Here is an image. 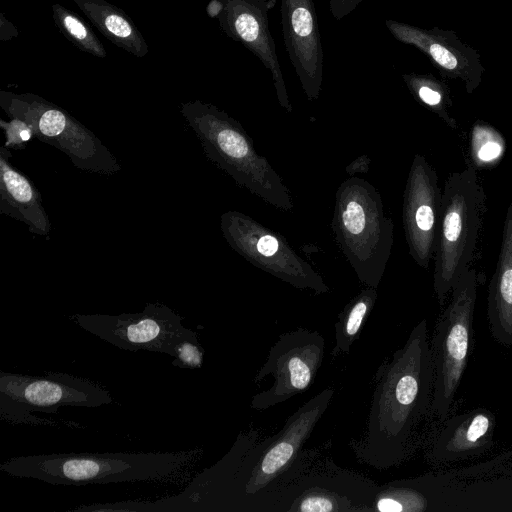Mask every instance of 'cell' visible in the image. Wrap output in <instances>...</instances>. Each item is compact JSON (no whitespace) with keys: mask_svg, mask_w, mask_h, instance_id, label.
Here are the masks:
<instances>
[{"mask_svg":"<svg viewBox=\"0 0 512 512\" xmlns=\"http://www.w3.org/2000/svg\"><path fill=\"white\" fill-rule=\"evenodd\" d=\"M433 381L427 321L422 319L376 371L365 435L350 443L360 462L384 470L404 460L413 430L431 405Z\"/></svg>","mask_w":512,"mask_h":512,"instance_id":"1","label":"cell"},{"mask_svg":"<svg viewBox=\"0 0 512 512\" xmlns=\"http://www.w3.org/2000/svg\"><path fill=\"white\" fill-rule=\"evenodd\" d=\"M200 457L199 448L164 453H55L14 457L2 463L0 470L54 485L176 483L185 480Z\"/></svg>","mask_w":512,"mask_h":512,"instance_id":"2","label":"cell"},{"mask_svg":"<svg viewBox=\"0 0 512 512\" xmlns=\"http://www.w3.org/2000/svg\"><path fill=\"white\" fill-rule=\"evenodd\" d=\"M326 388L299 407L276 434L245 454L236 475L233 512H276L278 492L302 473L301 449L332 401Z\"/></svg>","mask_w":512,"mask_h":512,"instance_id":"3","label":"cell"},{"mask_svg":"<svg viewBox=\"0 0 512 512\" xmlns=\"http://www.w3.org/2000/svg\"><path fill=\"white\" fill-rule=\"evenodd\" d=\"M180 111L212 163L266 203L286 212L293 210L292 196L283 179L256 151L238 121L200 100L182 103Z\"/></svg>","mask_w":512,"mask_h":512,"instance_id":"4","label":"cell"},{"mask_svg":"<svg viewBox=\"0 0 512 512\" xmlns=\"http://www.w3.org/2000/svg\"><path fill=\"white\" fill-rule=\"evenodd\" d=\"M331 227L359 281L377 289L391 255L394 226L376 188L359 177L344 180L335 194Z\"/></svg>","mask_w":512,"mask_h":512,"instance_id":"5","label":"cell"},{"mask_svg":"<svg viewBox=\"0 0 512 512\" xmlns=\"http://www.w3.org/2000/svg\"><path fill=\"white\" fill-rule=\"evenodd\" d=\"M486 196L476 169L468 165L444 182L434 253L433 288L443 304L461 273L471 266Z\"/></svg>","mask_w":512,"mask_h":512,"instance_id":"6","label":"cell"},{"mask_svg":"<svg viewBox=\"0 0 512 512\" xmlns=\"http://www.w3.org/2000/svg\"><path fill=\"white\" fill-rule=\"evenodd\" d=\"M477 283L476 270L472 266L461 273L431 339L434 381L430 408L440 421L448 416L466 369Z\"/></svg>","mask_w":512,"mask_h":512,"instance_id":"7","label":"cell"},{"mask_svg":"<svg viewBox=\"0 0 512 512\" xmlns=\"http://www.w3.org/2000/svg\"><path fill=\"white\" fill-rule=\"evenodd\" d=\"M0 107L10 118L26 121L35 139L63 152L76 168L104 175L121 171L116 157L90 129L43 97L0 91Z\"/></svg>","mask_w":512,"mask_h":512,"instance_id":"8","label":"cell"},{"mask_svg":"<svg viewBox=\"0 0 512 512\" xmlns=\"http://www.w3.org/2000/svg\"><path fill=\"white\" fill-rule=\"evenodd\" d=\"M220 229L229 246L262 271L297 289L316 294L330 291L322 276L282 235L254 218L239 211H226L220 216Z\"/></svg>","mask_w":512,"mask_h":512,"instance_id":"9","label":"cell"},{"mask_svg":"<svg viewBox=\"0 0 512 512\" xmlns=\"http://www.w3.org/2000/svg\"><path fill=\"white\" fill-rule=\"evenodd\" d=\"M112 401L106 389L85 378L65 373H0L1 417L7 421L33 424L32 411L56 413L60 406L96 408Z\"/></svg>","mask_w":512,"mask_h":512,"instance_id":"10","label":"cell"},{"mask_svg":"<svg viewBox=\"0 0 512 512\" xmlns=\"http://www.w3.org/2000/svg\"><path fill=\"white\" fill-rule=\"evenodd\" d=\"M324 353L325 339L318 331L299 327L281 334L254 377L256 384L267 376L274 381L252 397L251 407L263 411L303 393L321 367Z\"/></svg>","mask_w":512,"mask_h":512,"instance_id":"11","label":"cell"},{"mask_svg":"<svg viewBox=\"0 0 512 512\" xmlns=\"http://www.w3.org/2000/svg\"><path fill=\"white\" fill-rule=\"evenodd\" d=\"M304 471L280 488L276 512H372L379 488L373 480L333 462L325 471Z\"/></svg>","mask_w":512,"mask_h":512,"instance_id":"12","label":"cell"},{"mask_svg":"<svg viewBox=\"0 0 512 512\" xmlns=\"http://www.w3.org/2000/svg\"><path fill=\"white\" fill-rule=\"evenodd\" d=\"M73 322L104 341L124 350L173 355V347L194 333L182 325V318L161 303H147L137 313L119 315L74 314Z\"/></svg>","mask_w":512,"mask_h":512,"instance_id":"13","label":"cell"},{"mask_svg":"<svg viewBox=\"0 0 512 512\" xmlns=\"http://www.w3.org/2000/svg\"><path fill=\"white\" fill-rule=\"evenodd\" d=\"M441 198L435 169L423 155L416 154L403 194L402 220L409 254L424 269L434 258Z\"/></svg>","mask_w":512,"mask_h":512,"instance_id":"14","label":"cell"},{"mask_svg":"<svg viewBox=\"0 0 512 512\" xmlns=\"http://www.w3.org/2000/svg\"><path fill=\"white\" fill-rule=\"evenodd\" d=\"M393 37L425 54L443 78L460 80L468 94L481 84L485 68L476 49L452 30L421 28L395 20H385Z\"/></svg>","mask_w":512,"mask_h":512,"instance_id":"15","label":"cell"},{"mask_svg":"<svg viewBox=\"0 0 512 512\" xmlns=\"http://www.w3.org/2000/svg\"><path fill=\"white\" fill-rule=\"evenodd\" d=\"M223 9L217 19L223 32L242 43L271 72L280 106L292 112L276 45L269 29L268 11L276 0H221Z\"/></svg>","mask_w":512,"mask_h":512,"instance_id":"16","label":"cell"},{"mask_svg":"<svg viewBox=\"0 0 512 512\" xmlns=\"http://www.w3.org/2000/svg\"><path fill=\"white\" fill-rule=\"evenodd\" d=\"M284 44L301 87L317 100L323 82L324 53L313 0H281Z\"/></svg>","mask_w":512,"mask_h":512,"instance_id":"17","label":"cell"},{"mask_svg":"<svg viewBox=\"0 0 512 512\" xmlns=\"http://www.w3.org/2000/svg\"><path fill=\"white\" fill-rule=\"evenodd\" d=\"M495 460L461 471L429 473L379 486L372 504L378 512H444L453 489L494 468Z\"/></svg>","mask_w":512,"mask_h":512,"instance_id":"18","label":"cell"},{"mask_svg":"<svg viewBox=\"0 0 512 512\" xmlns=\"http://www.w3.org/2000/svg\"><path fill=\"white\" fill-rule=\"evenodd\" d=\"M495 414L484 407L449 418L432 446L437 462H453L480 456L494 444Z\"/></svg>","mask_w":512,"mask_h":512,"instance_id":"19","label":"cell"},{"mask_svg":"<svg viewBox=\"0 0 512 512\" xmlns=\"http://www.w3.org/2000/svg\"><path fill=\"white\" fill-rule=\"evenodd\" d=\"M12 156L4 146L0 149V213L21 221L35 235L50 237L51 222L46 213L42 196L34 183L15 168Z\"/></svg>","mask_w":512,"mask_h":512,"instance_id":"20","label":"cell"},{"mask_svg":"<svg viewBox=\"0 0 512 512\" xmlns=\"http://www.w3.org/2000/svg\"><path fill=\"white\" fill-rule=\"evenodd\" d=\"M487 319L493 339L512 346V201L503 225L502 241L487 296Z\"/></svg>","mask_w":512,"mask_h":512,"instance_id":"21","label":"cell"},{"mask_svg":"<svg viewBox=\"0 0 512 512\" xmlns=\"http://www.w3.org/2000/svg\"><path fill=\"white\" fill-rule=\"evenodd\" d=\"M88 20L117 47L142 58L149 47L132 19L106 0H72Z\"/></svg>","mask_w":512,"mask_h":512,"instance_id":"22","label":"cell"},{"mask_svg":"<svg viewBox=\"0 0 512 512\" xmlns=\"http://www.w3.org/2000/svg\"><path fill=\"white\" fill-rule=\"evenodd\" d=\"M454 512L512 511V468L485 473L463 483L453 498Z\"/></svg>","mask_w":512,"mask_h":512,"instance_id":"23","label":"cell"},{"mask_svg":"<svg viewBox=\"0 0 512 512\" xmlns=\"http://www.w3.org/2000/svg\"><path fill=\"white\" fill-rule=\"evenodd\" d=\"M376 299L377 290L366 287L345 305L334 325L335 346L331 352L333 357L350 352L351 346L359 338Z\"/></svg>","mask_w":512,"mask_h":512,"instance_id":"24","label":"cell"},{"mask_svg":"<svg viewBox=\"0 0 512 512\" xmlns=\"http://www.w3.org/2000/svg\"><path fill=\"white\" fill-rule=\"evenodd\" d=\"M414 99L436 114L448 127L457 129L456 119L451 114L452 98L448 85L430 73L411 72L402 75Z\"/></svg>","mask_w":512,"mask_h":512,"instance_id":"25","label":"cell"},{"mask_svg":"<svg viewBox=\"0 0 512 512\" xmlns=\"http://www.w3.org/2000/svg\"><path fill=\"white\" fill-rule=\"evenodd\" d=\"M506 150L503 135L489 123L477 120L469 133V155L474 168L488 169L499 164Z\"/></svg>","mask_w":512,"mask_h":512,"instance_id":"26","label":"cell"},{"mask_svg":"<svg viewBox=\"0 0 512 512\" xmlns=\"http://www.w3.org/2000/svg\"><path fill=\"white\" fill-rule=\"evenodd\" d=\"M52 13L56 27L79 50L99 58L107 56L99 38L79 15L58 3L52 5Z\"/></svg>","mask_w":512,"mask_h":512,"instance_id":"27","label":"cell"},{"mask_svg":"<svg viewBox=\"0 0 512 512\" xmlns=\"http://www.w3.org/2000/svg\"><path fill=\"white\" fill-rule=\"evenodd\" d=\"M203 355L204 350L194 332L174 345L172 365L187 369L200 368L203 363Z\"/></svg>","mask_w":512,"mask_h":512,"instance_id":"28","label":"cell"},{"mask_svg":"<svg viewBox=\"0 0 512 512\" xmlns=\"http://www.w3.org/2000/svg\"><path fill=\"white\" fill-rule=\"evenodd\" d=\"M0 127L5 134L3 146L7 149H24L27 143L34 138L32 127L19 118H11L9 122L1 119Z\"/></svg>","mask_w":512,"mask_h":512,"instance_id":"29","label":"cell"},{"mask_svg":"<svg viewBox=\"0 0 512 512\" xmlns=\"http://www.w3.org/2000/svg\"><path fill=\"white\" fill-rule=\"evenodd\" d=\"M363 0H329L332 16L341 20L349 15Z\"/></svg>","mask_w":512,"mask_h":512,"instance_id":"30","label":"cell"},{"mask_svg":"<svg viewBox=\"0 0 512 512\" xmlns=\"http://www.w3.org/2000/svg\"><path fill=\"white\" fill-rule=\"evenodd\" d=\"M370 159L367 155L359 156L357 159L352 161L346 168V172L350 176H354L355 173H366L369 170Z\"/></svg>","mask_w":512,"mask_h":512,"instance_id":"31","label":"cell"},{"mask_svg":"<svg viewBox=\"0 0 512 512\" xmlns=\"http://www.w3.org/2000/svg\"><path fill=\"white\" fill-rule=\"evenodd\" d=\"M1 22V34L0 37L2 40H9L13 37H16L18 35L16 27L9 21H7L3 14L0 16Z\"/></svg>","mask_w":512,"mask_h":512,"instance_id":"32","label":"cell"},{"mask_svg":"<svg viewBox=\"0 0 512 512\" xmlns=\"http://www.w3.org/2000/svg\"><path fill=\"white\" fill-rule=\"evenodd\" d=\"M222 9L223 3L221 0H211L206 7V12L209 17L217 18Z\"/></svg>","mask_w":512,"mask_h":512,"instance_id":"33","label":"cell"}]
</instances>
